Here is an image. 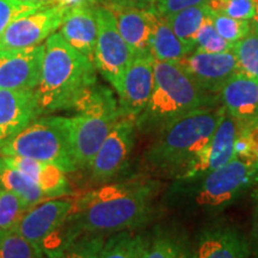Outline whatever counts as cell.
I'll use <instances>...</instances> for the list:
<instances>
[{
    "mask_svg": "<svg viewBox=\"0 0 258 258\" xmlns=\"http://www.w3.org/2000/svg\"><path fill=\"white\" fill-rule=\"evenodd\" d=\"M38 117L35 90L0 89V150Z\"/></svg>",
    "mask_w": 258,
    "mask_h": 258,
    "instance_id": "9a60e30c",
    "label": "cell"
},
{
    "mask_svg": "<svg viewBox=\"0 0 258 258\" xmlns=\"http://www.w3.org/2000/svg\"><path fill=\"white\" fill-rule=\"evenodd\" d=\"M232 53L238 72L258 83V35L251 30L244 38L233 43Z\"/></svg>",
    "mask_w": 258,
    "mask_h": 258,
    "instance_id": "4316f807",
    "label": "cell"
},
{
    "mask_svg": "<svg viewBox=\"0 0 258 258\" xmlns=\"http://www.w3.org/2000/svg\"><path fill=\"white\" fill-rule=\"evenodd\" d=\"M220 104L219 96L202 90L177 62L154 59V86L146 108L135 120L138 132L156 135L196 109Z\"/></svg>",
    "mask_w": 258,
    "mask_h": 258,
    "instance_id": "277c9868",
    "label": "cell"
},
{
    "mask_svg": "<svg viewBox=\"0 0 258 258\" xmlns=\"http://www.w3.org/2000/svg\"><path fill=\"white\" fill-rule=\"evenodd\" d=\"M137 132L135 118L120 116L89 166L95 182H110L123 171L135 146Z\"/></svg>",
    "mask_w": 258,
    "mask_h": 258,
    "instance_id": "9c48e42d",
    "label": "cell"
},
{
    "mask_svg": "<svg viewBox=\"0 0 258 258\" xmlns=\"http://www.w3.org/2000/svg\"><path fill=\"white\" fill-rule=\"evenodd\" d=\"M250 244L230 224L208 226L200 235L194 258H249Z\"/></svg>",
    "mask_w": 258,
    "mask_h": 258,
    "instance_id": "ac0fdd59",
    "label": "cell"
},
{
    "mask_svg": "<svg viewBox=\"0 0 258 258\" xmlns=\"http://www.w3.org/2000/svg\"><path fill=\"white\" fill-rule=\"evenodd\" d=\"M0 188L14 192L29 207H34L48 200L43 191L29 177L9 165L3 156H0Z\"/></svg>",
    "mask_w": 258,
    "mask_h": 258,
    "instance_id": "603a6c76",
    "label": "cell"
},
{
    "mask_svg": "<svg viewBox=\"0 0 258 258\" xmlns=\"http://www.w3.org/2000/svg\"><path fill=\"white\" fill-rule=\"evenodd\" d=\"M208 0H153L152 8L161 16H166L180 10L206 4Z\"/></svg>",
    "mask_w": 258,
    "mask_h": 258,
    "instance_id": "e575fe53",
    "label": "cell"
},
{
    "mask_svg": "<svg viewBox=\"0 0 258 258\" xmlns=\"http://www.w3.org/2000/svg\"><path fill=\"white\" fill-rule=\"evenodd\" d=\"M93 4L96 5H103V3H104V0H91Z\"/></svg>",
    "mask_w": 258,
    "mask_h": 258,
    "instance_id": "7bdbcfd3",
    "label": "cell"
},
{
    "mask_svg": "<svg viewBox=\"0 0 258 258\" xmlns=\"http://www.w3.org/2000/svg\"><path fill=\"white\" fill-rule=\"evenodd\" d=\"M0 258H44V254L17 232L10 231L0 240Z\"/></svg>",
    "mask_w": 258,
    "mask_h": 258,
    "instance_id": "f546056e",
    "label": "cell"
},
{
    "mask_svg": "<svg viewBox=\"0 0 258 258\" xmlns=\"http://www.w3.org/2000/svg\"><path fill=\"white\" fill-rule=\"evenodd\" d=\"M41 80L35 90L41 116L73 110L97 84V69L89 57L71 46L60 32L46 41Z\"/></svg>",
    "mask_w": 258,
    "mask_h": 258,
    "instance_id": "7a4b0ae2",
    "label": "cell"
},
{
    "mask_svg": "<svg viewBox=\"0 0 258 258\" xmlns=\"http://www.w3.org/2000/svg\"><path fill=\"white\" fill-rule=\"evenodd\" d=\"M232 48H233V43L225 40L219 34L213 24L211 16L208 15L196 35L194 50L203 51V53H227V51H232Z\"/></svg>",
    "mask_w": 258,
    "mask_h": 258,
    "instance_id": "f1b7e54d",
    "label": "cell"
},
{
    "mask_svg": "<svg viewBox=\"0 0 258 258\" xmlns=\"http://www.w3.org/2000/svg\"><path fill=\"white\" fill-rule=\"evenodd\" d=\"M154 86V57L143 54L133 57L117 92L121 116L137 118L146 108Z\"/></svg>",
    "mask_w": 258,
    "mask_h": 258,
    "instance_id": "7c38bea8",
    "label": "cell"
},
{
    "mask_svg": "<svg viewBox=\"0 0 258 258\" xmlns=\"http://www.w3.org/2000/svg\"><path fill=\"white\" fill-rule=\"evenodd\" d=\"M46 6L49 5L34 4L21 0H0V34L16 19L34 14Z\"/></svg>",
    "mask_w": 258,
    "mask_h": 258,
    "instance_id": "836d02e7",
    "label": "cell"
},
{
    "mask_svg": "<svg viewBox=\"0 0 258 258\" xmlns=\"http://www.w3.org/2000/svg\"><path fill=\"white\" fill-rule=\"evenodd\" d=\"M208 15L209 9L207 4H202L183 9L180 11L164 16V17L170 24V27L172 28L176 36L194 50L195 49L196 35Z\"/></svg>",
    "mask_w": 258,
    "mask_h": 258,
    "instance_id": "cb8c5ba5",
    "label": "cell"
},
{
    "mask_svg": "<svg viewBox=\"0 0 258 258\" xmlns=\"http://www.w3.org/2000/svg\"><path fill=\"white\" fill-rule=\"evenodd\" d=\"M148 16L151 22L150 50L154 59L178 62L180 59L194 51L176 36L164 16L158 14L153 8L148 10Z\"/></svg>",
    "mask_w": 258,
    "mask_h": 258,
    "instance_id": "7402d4cb",
    "label": "cell"
},
{
    "mask_svg": "<svg viewBox=\"0 0 258 258\" xmlns=\"http://www.w3.org/2000/svg\"><path fill=\"white\" fill-rule=\"evenodd\" d=\"M114 15L122 38L134 56L151 54V22L148 10L105 5Z\"/></svg>",
    "mask_w": 258,
    "mask_h": 258,
    "instance_id": "44dd1931",
    "label": "cell"
},
{
    "mask_svg": "<svg viewBox=\"0 0 258 258\" xmlns=\"http://www.w3.org/2000/svg\"><path fill=\"white\" fill-rule=\"evenodd\" d=\"M96 6L92 2H86L70 9L60 27V34L64 41L92 62L95 61L97 41Z\"/></svg>",
    "mask_w": 258,
    "mask_h": 258,
    "instance_id": "d6986e66",
    "label": "cell"
},
{
    "mask_svg": "<svg viewBox=\"0 0 258 258\" xmlns=\"http://www.w3.org/2000/svg\"><path fill=\"white\" fill-rule=\"evenodd\" d=\"M254 3H256V11H254L253 19L251 21V28H252V31L258 35V0H254Z\"/></svg>",
    "mask_w": 258,
    "mask_h": 258,
    "instance_id": "60d3db41",
    "label": "cell"
},
{
    "mask_svg": "<svg viewBox=\"0 0 258 258\" xmlns=\"http://www.w3.org/2000/svg\"><path fill=\"white\" fill-rule=\"evenodd\" d=\"M234 157L244 158V159H254L246 131H238L234 140Z\"/></svg>",
    "mask_w": 258,
    "mask_h": 258,
    "instance_id": "d590c367",
    "label": "cell"
},
{
    "mask_svg": "<svg viewBox=\"0 0 258 258\" xmlns=\"http://www.w3.org/2000/svg\"><path fill=\"white\" fill-rule=\"evenodd\" d=\"M0 156L23 157L53 164L63 172L78 170L67 117L41 116L0 150Z\"/></svg>",
    "mask_w": 258,
    "mask_h": 258,
    "instance_id": "52a82bcc",
    "label": "cell"
},
{
    "mask_svg": "<svg viewBox=\"0 0 258 258\" xmlns=\"http://www.w3.org/2000/svg\"><path fill=\"white\" fill-rule=\"evenodd\" d=\"M25 3H34V4H43V5H55L53 0H21Z\"/></svg>",
    "mask_w": 258,
    "mask_h": 258,
    "instance_id": "b9f144b4",
    "label": "cell"
},
{
    "mask_svg": "<svg viewBox=\"0 0 258 258\" xmlns=\"http://www.w3.org/2000/svg\"><path fill=\"white\" fill-rule=\"evenodd\" d=\"M103 5L123 6V8H137L148 10L152 9L153 0H104Z\"/></svg>",
    "mask_w": 258,
    "mask_h": 258,
    "instance_id": "74e56055",
    "label": "cell"
},
{
    "mask_svg": "<svg viewBox=\"0 0 258 258\" xmlns=\"http://www.w3.org/2000/svg\"><path fill=\"white\" fill-rule=\"evenodd\" d=\"M146 239L131 231L114 233L105 240L99 258H143Z\"/></svg>",
    "mask_w": 258,
    "mask_h": 258,
    "instance_id": "484cf974",
    "label": "cell"
},
{
    "mask_svg": "<svg viewBox=\"0 0 258 258\" xmlns=\"http://www.w3.org/2000/svg\"><path fill=\"white\" fill-rule=\"evenodd\" d=\"M219 101L233 118L238 131L258 125V83L235 72L219 92Z\"/></svg>",
    "mask_w": 258,
    "mask_h": 258,
    "instance_id": "2e32d148",
    "label": "cell"
},
{
    "mask_svg": "<svg viewBox=\"0 0 258 258\" xmlns=\"http://www.w3.org/2000/svg\"><path fill=\"white\" fill-rule=\"evenodd\" d=\"M258 184V160L234 157L202 176L176 179L177 202L191 212L215 213L234 203Z\"/></svg>",
    "mask_w": 258,
    "mask_h": 258,
    "instance_id": "5b68a950",
    "label": "cell"
},
{
    "mask_svg": "<svg viewBox=\"0 0 258 258\" xmlns=\"http://www.w3.org/2000/svg\"><path fill=\"white\" fill-rule=\"evenodd\" d=\"M30 208L14 192L0 188V231H14L19 220Z\"/></svg>",
    "mask_w": 258,
    "mask_h": 258,
    "instance_id": "83f0119b",
    "label": "cell"
},
{
    "mask_svg": "<svg viewBox=\"0 0 258 258\" xmlns=\"http://www.w3.org/2000/svg\"><path fill=\"white\" fill-rule=\"evenodd\" d=\"M237 133V124L225 110L207 146L178 179H189L202 176L231 161L234 158V140Z\"/></svg>",
    "mask_w": 258,
    "mask_h": 258,
    "instance_id": "e0dca14e",
    "label": "cell"
},
{
    "mask_svg": "<svg viewBox=\"0 0 258 258\" xmlns=\"http://www.w3.org/2000/svg\"><path fill=\"white\" fill-rule=\"evenodd\" d=\"M158 182L138 177L111 183L82 194L62 227L44 245V257L54 258L84 234L131 231L145 224L152 213Z\"/></svg>",
    "mask_w": 258,
    "mask_h": 258,
    "instance_id": "6da1fadb",
    "label": "cell"
},
{
    "mask_svg": "<svg viewBox=\"0 0 258 258\" xmlns=\"http://www.w3.org/2000/svg\"><path fill=\"white\" fill-rule=\"evenodd\" d=\"M194 252L182 237L160 232L146 240L143 258H194Z\"/></svg>",
    "mask_w": 258,
    "mask_h": 258,
    "instance_id": "d4e9b609",
    "label": "cell"
},
{
    "mask_svg": "<svg viewBox=\"0 0 258 258\" xmlns=\"http://www.w3.org/2000/svg\"><path fill=\"white\" fill-rule=\"evenodd\" d=\"M96 19L97 41L93 62L103 78L117 92L134 55L118 31L114 15L105 5L96 6Z\"/></svg>",
    "mask_w": 258,
    "mask_h": 258,
    "instance_id": "ba28073f",
    "label": "cell"
},
{
    "mask_svg": "<svg viewBox=\"0 0 258 258\" xmlns=\"http://www.w3.org/2000/svg\"><path fill=\"white\" fill-rule=\"evenodd\" d=\"M177 63L200 88L215 96H219L225 83L238 72L237 61L232 51L203 53L194 50Z\"/></svg>",
    "mask_w": 258,
    "mask_h": 258,
    "instance_id": "5bb4252c",
    "label": "cell"
},
{
    "mask_svg": "<svg viewBox=\"0 0 258 258\" xmlns=\"http://www.w3.org/2000/svg\"><path fill=\"white\" fill-rule=\"evenodd\" d=\"M104 243L102 234L80 235L54 258H99Z\"/></svg>",
    "mask_w": 258,
    "mask_h": 258,
    "instance_id": "4dcf8cb0",
    "label": "cell"
},
{
    "mask_svg": "<svg viewBox=\"0 0 258 258\" xmlns=\"http://www.w3.org/2000/svg\"><path fill=\"white\" fill-rule=\"evenodd\" d=\"M208 9L240 21H252L256 11L254 0H208Z\"/></svg>",
    "mask_w": 258,
    "mask_h": 258,
    "instance_id": "d6a6232c",
    "label": "cell"
},
{
    "mask_svg": "<svg viewBox=\"0 0 258 258\" xmlns=\"http://www.w3.org/2000/svg\"><path fill=\"white\" fill-rule=\"evenodd\" d=\"M209 16H211L213 24H214L219 34L225 40L230 41L232 43H235V42L244 38L252 30L251 21H240V19H234L226 15L213 11L209 12Z\"/></svg>",
    "mask_w": 258,
    "mask_h": 258,
    "instance_id": "1f68e13d",
    "label": "cell"
},
{
    "mask_svg": "<svg viewBox=\"0 0 258 258\" xmlns=\"http://www.w3.org/2000/svg\"><path fill=\"white\" fill-rule=\"evenodd\" d=\"M67 117L74 159L78 170L89 169L109 132L120 118L118 102L111 90L96 84Z\"/></svg>",
    "mask_w": 258,
    "mask_h": 258,
    "instance_id": "8992f818",
    "label": "cell"
},
{
    "mask_svg": "<svg viewBox=\"0 0 258 258\" xmlns=\"http://www.w3.org/2000/svg\"><path fill=\"white\" fill-rule=\"evenodd\" d=\"M224 112L220 103L196 109L171 122L154 135L145 152L146 166L158 175L178 179L207 146Z\"/></svg>",
    "mask_w": 258,
    "mask_h": 258,
    "instance_id": "3957f363",
    "label": "cell"
},
{
    "mask_svg": "<svg viewBox=\"0 0 258 258\" xmlns=\"http://www.w3.org/2000/svg\"><path fill=\"white\" fill-rule=\"evenodd\" d=\"M55 5H61L66 9H73L76 6H79L86 2H91V0H53Z\"/></svg>",
    "mask_w": 258,
    "mask_h": 258,
    "instance_id": "ab89813d",
    "label": "cell"
},
{
    "mask_svg": "<svg viewBox=\"0 0 258 258\" xmlns=\"http://www.w3.org/2000/svg\"><path fill=\"white\" fill-rule=\"evenodd\" d=\"M46 44L0 51V89L36 90L40 84Z\"/></svg>",
    "mask_w": 258,
    "mask_h": 258,
    "instance_id": "4fadbf2b",
    "label": "cell"
},
{
    "mask_svg": "<svg viewBox=\"0 0 258 258\" xmlns=\"http://www.w3.org/2000/svg\"><path fill=\"white\" fill-rule=\"evenodd\" d=\"M4 159L9 165L29 177L43 191L48 200L63 198L71 192L66 172H63L60 167L30 158L4 157Z\"/></svg>",
    "mask_w": 258,
    "mask_h": 258,
    "instance_id": "ffe728a7",
    "label": "cell"
},
{
    "mask_svg": "<svg viewBox=\"0 0 258 258\" xmlns=\"http://www.w3.org/2000/svg\"><path fill=\"white\" fill-rule=\"evenodd\" d=\"M69 9L49 5L12 22L0 34V51L25 49L42 44L62 24Z\"/></svg>",
    "mask_w": 258,
    "mask_h": 258,
    "instance_id": "30bf717a",
    "label": "cell"
},
{
    "mask_svg": "<svg viewBox=\"0 0 258 258\" xmlns=\"http://www.w3.org/2000/svg\"><path fill=\"white\" fill-rule=\"evenodd\" d=\"M73 201L59 198L38 203L25 213L14 231L42 251L69 218Z\"/></svg>",
    "mask_w": 258,
    "mask_h": 258,
    "instance_id": "8fae6325",
    "label": "cell"
},
{
    "mask_svg": "<svg viewBox=\"0 0 258 258\" xmlns=\"http://www.w3.org/2000/svg\"><path fill=\"white\" fill-rule=\"evenodd\" d=\"M4 233H5V232L0 231V240H2V238H3V235H4Z\"/></svg>",
    "mask_w": 258,
    "mask_h": 258,
    "instance_id": "ee69618b",
    "label": "cell"
},
{
    "mask_svg": "<svg viewBox=\"0 0 258 258\" xmlns=\"http://www.w3.org/2000/svg\"><path fill=\"white\" fill-rule=\"evenodd\" d=\"M250 251L254 258H258V184L254 190V212L252 221V232H251Z\"/></svg>",
    "mask_w": 258,
    "mask_h": 258,
    "instance_id": "8d00e7d4",
    "label": "cell"
},
{
    "mask_svg": "<svg viewBox=\"0 0 258 258\" xmlns=\"http://www.w3.org/2000/svg\"><path fill=\"white\" fill-rule=\"evenodd\" d=\"M247 137H249L251 151H252V157L258 160V125L246 131Z\"/></svg>",
    "mask_w": 258,
    "mask_h": 258,
    "instance_id": "f35d334b",
    "label": "cell"
}]
</instances>
